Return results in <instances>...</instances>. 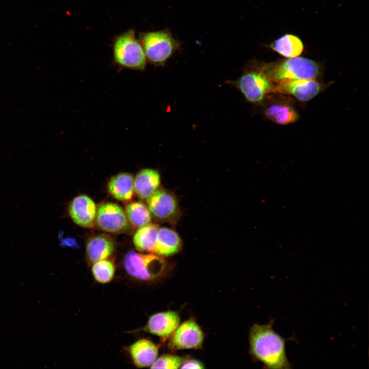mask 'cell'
Returning <instances> with one entry per match:
<instances>
[{
	"mask_svg": "<svg viewBox=\"0 0 369 369\" xmlns=\"http://www.w3.org/2000/svg\"><path fill=\"white\" fill-rule=\"evenodd\" d=\"M270 321L266 324H254L250 329V343L253 356L268 368H291L285 350L286 339L277 333Z\"/></svg>",
	"mask_w": 369,
	"mask_h": 369,
	"instance_id": "6da1fadb",
	"label": "cell"
},
{
	"mask_svg": "<svg viewBox=\"0 0 369 369\" xmlns=\"http://www.w3.org/2000/svg\"><path fill=\"white\" fill-rule=\"evenodd\" d=\"M262 72L272 81L284 79H315L320 74L319 64L310 59L295 57L276 63H259Z\"/></svg>",
	"mask_w": 369,
	"mask_h": 369,
	"instance_id": "7a4b0ae2",
	"label": "cell"
},
{
	"mask_svg": "<svg viewBox=\"0 0 369 369\" xmlns=\"http://www.w3.org/2000/svg\"><path fill=\"white\" fill-rule=\"evenodd\" d=\"M147 60L156 66H163L176 51L181 49V42L168 28L139 33Z\"/></svg>",
	"mask_w": 369,
	"mask_h": 369,
	"instance_id": "3957f363",
	"label": "cell"
},
{
	"mask_svg": "<svg viewBox=\"0 0 369 369\" xmlns=\"http://www.w3.org/2000/svg\"><path fill=\"white\" fill-rule=\"evenodd\" d=\"M114 63L119 67L144 71L147 58L143 47L134 29L114 37L111 44Z\"/></svg>",
	"mask_w": 369,
	"mask_h": 369,
	"instance_id": "277c9868",
	"label": "cell"
},
{
	"mask_svg": "<svg viewBox=\"0 0 369 369\" xmlns=\"http://www.w3.org/2000/svg\"><path fill=\"white\" fill-rule=\"evenodd\" d=\"M236 86L248 101L259 103L272 92L273 85L261 70L259 63L253 61L237 80Z\"/></svg>",
	"mask_w": 369,
	"mask_h": 369,
	"instance_id": "5b68a950",
	"label": "cell"
},
{
	"mask_svg": "<svg viewBox=\"0 0 369 369\" xmlns=\"http://www.w3.org/2000/svg\"><path fill=\"white\" fill-rule=\"evenodd\" d=\"M124 265L129 275L139 279L148 280L163 272L165 261L156 255L130 251L124 257Z\"/></svg>",
	"mask_w": 369,
	"mask_h": 369,
	"instance_id": "8992f818",
	"label": "cell"
},
{
	"mask_svg": "<svg viewBox=\"0 0 369 369\" xmlns=\"http://www.w3.org/2000/svg\"><path fill=\"white\" fill-rule=\"evenodd\" d=\"M146 199L148 208L155 220L174 223L180 217L181 213L177 200L168 190L157 189Z\"/></svg>",
	"mask_w": 369,
	"mask_h": 369,
	"instance_id": "52a82bcc",
	"label": "cell"
},
{
	"mask_svg": "<svg viewBox=\"0 0 369 369\" xmlns=\"http://www.w3.org/2000/svg\"><path fill=\"white\" fill-rule=\"evenodd\" d=\"M95 222L100 230L110 233L122 232L129 225L125 212L113 202L104 203L98 206Z\"/></svg>",
	"mask_w": 369,
	"mask_h": 369,
	"instance_id": "ba28073f",
	"label": "cell"
},
{
	"mask_svg": "<svg viewBox=\"0 0 369 369\" xmlns=\"http://www.w3.org/2000/svg\"><path fill=\"white\" fill-rule=\"evenodd\" d=\"M272 92L290 94L301 101H307L316 96L321 90L315 79H284L274 81Z\"/></svg>",
	"mask_w": 369,
	"mask_h": 369,
	"instance_id": "9c48e42d",
	"label": "cell"
},
{
	"mask_svg": "<svg viewBox=\"0 0 369 369\" xmlns=\"http://www.w3.org/2000/svg\"><path fill=\"white\" fill-rule=\"evenodd\" d=\"M203 340V334L198 325L192 320L182 323L173 332L170 341L172 349L198 348Z\"/></svg>",
	"mask_w": 369,
	"mask_h": 369,
	"instance_id": "30bf717a",
	"label": "cell"
},
{
	"mask_svg": "<svg viewBox=\"0 0 369 369\" xmlns=\"http://www.w3.org/2000/svg\"><path fill=\"white\" fill-rule=\"evenodd\" d=\"M97 209L93 200L86 195L73 198L69 204L70 217L76 224L84 228H91L95 222Z\"/></svg>",
	"mask_w": 369,
	"mask_h": 369,
	"instance_id": "8fae6325",
	"label": "cell"
},
{
	"mask_svg": "<svg viewBox=\"0 0 369 369\" xmlns=\"http://www.w3.org/2000/svg\"><path fill=\"white\" fill-rule=\"evenodd\" d=\"M179 323L178 315L173 311H167L152 315L146 329L148 332L166 339L173 333Z\"/></svg>",
	"mask_w": 369,
	"mask_h": 369,
	"instance_id": "7c38bea8",
	"label": "cell"
},
{
	"mask_svg": "<svg viewBox=\"0 0 369 369\" xmlns=\"http://www.w3.org/2000/svg\"><path fill=\"white\" fill-rule=\"evenodd\" d=\"M160 183L158 172L152 169H144L136 175L134 180V191L141 199H145L151 195Z\"/></svg>",
	"mask_w": 369,
	"mask_h": 369,
	"instance_id": "4fadbf2b",
	"label": "cell"
},
{
	"mask_svg": "<svg viewBox=\"0 0 369 369\" xmlns=\"http://www.w3.org/2000/svg\"><path fill=\"white\" fill-rule=\"evenodd\" d=\"M132 359L135 365L139 367L151 366L158 355V348L151 341L140 339L129 348Z\"/></svg>",
	"mask_w": 369,
	"mask_h": 369,
	"instance_id": "5bb4252c",
	"label": "cell"
},
{
	"mask_svg": "<svg viewBox=\"0 0 369 369\" xmlns=\"http://www.w3.org/2000/svg\"><path fill=\"white\" fill-rule=\"evenodd\" d=\"M114 247V242L109 236L106 235H95L87 242V258L91 262L106 259L113 253Z\"/></svg>",
	"mask_w": 369,
	"mask_h": 369,
	"instance_id": "9a60e30c",
	"label": "cell"
},
{
	"mask_svg": "<svg viewBox=\"0 0 369 369\" xmlns=\"http://www.w3.org/2000/svg\"><path fill=\"white\" fill-rule=\"evenodd\" d=\"M134 180L133 175L129 173H118L109 180L108 191L117 200H129L134 193Z\"/></svg>",
	"mask_w": 369,
	"mask_h": 369,
	"instance_id": "2e32d148",
	"label": "cell"
},
{
	"mask_svg": "<svg viewBox=\"0 0 369 369\" xmlns=\"http://www.w3.org/2000/svg\"><path fill=\"white\" fill-rule=\"evenodd\" d=\"M181 244V239L175 231L165 227L159 228L154 253L166 256L173 255L180 249Z\"/></svg>",
	"mask_w": 369,
	"mask_h": 369,
	"instance_id": "e0dca14e",
	"label": "cell"
},
{
	"mask_svg": "<svg viewBox=\"0 0 369 369\" xmlns=\"http://www.w3.org/2000/svg\"><path fill=\"white\" fill-rule=\"evenodd\" d=\"M264 115L272 121L282 125L296 121L299 116L295 109L286 102H273L264 110Z\"/></svg>",
	"mask_w": 369,
	"mask_h": 369,
	"instance_id": "ac0fdd59",
	"label": "cell"
},
{
	"mask_svg": "<svg viewBox=\"0 0 369 369\" xmlns=\"http://www.w3.org/2000/svg\"><path fill=\"white\" fill-rule=\"evenodd\" d=\"M269 47L273 51L286 58L298 56L304 49L300 39L294 35L289 34L275 40Z\"/></svg>",
	"mask_w": 369,
	"mask_h": 369,
	"instance_id": "d6986e66",
	"label": "cell"
},
{
	"mask_svg": "<svg viewBox=\"0 0 369 369\" xmlns=\"http://www.w3.org/2000/svg\"><path fill=\"white\" fill-rule=\"evenodd\" d=\"M158 225L149 223L141 227L134 235L133 241L135 248L141 252L154 253Z\"/></svg>",
	"mask_w": 369,
	"mask_h": 369,
	"instance_id": "ffe728a7",
	"label": "cell"
},
{
	"mask_svg": "<svg viewBox=\"0 0 369 369\" xmlns=\"http://www.w3.org/2000/svg\"><path fill=\"white\" fill-rule=\"evenodd\" d=\"M128 220L135 228H139L150 223L151 214L148 208L141 202H132L125 208Z\"/></svg>",
	"mask_w": 369,
	"mask_h": 369,
	"instance_id": "44dd1931",
	"label": "cell"
},
{
	"mask_svg": "<svg viewBox=\"0 0 369 369\" xmlns=\"http://www.w3.org/2000/svg\"><path fill=\"white\" fill-rule=\"evenodd\" d=\"M92 274L98 282L106 283L114 277L115 268L112 262L102 259L95 262L92 267Z\"/></svg>",
	"mask_w": 369,
	"mask_h": 369,
	"instance_id": "7402d4cb",
	"label": "cell"
},
{
	"mask_svg": "<svg viewBox=\"0 0 369 369\" xmlns=\"http://www.w3.org/2000/svg\"><path fill=\"white\" fill-rule=\"evenodd\" d=\"M182 358L171 355L161 356L150 366L151 368H178L183 361Z\"/></svg>",
	"mask_w": 369,
	"mask_h": 369,
	"instance_id": "603a6c76",
	"label": "cell"
},
{
	"mask_svg": "<svg viewBox=\"0 0 369 369\" xmlns=\"http://www.w3.org/2000/svg\"><path fill=\"white\" fill-rule=\"evenodd\" d=\"M179 368H203V364L199 361L195 359H190L183 361Z\"/></svg>",
	"mask_w": 369,
	"mask_h": 369,
	"instance_id": "cb8c5ba5",
	"label": "cell"
}]
</instances>
